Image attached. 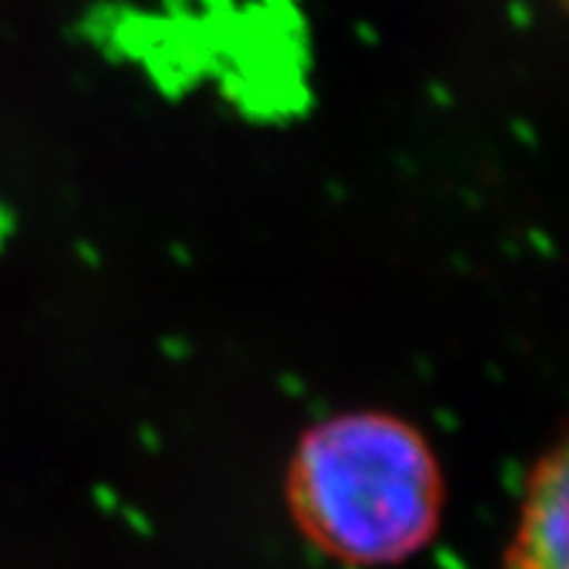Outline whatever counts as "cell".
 <instances>
[{
    "instance_id": "obj_1",
    "label": "cell",
    "mask_w": 569,
    "mask_h": 569,
    "mask_svg": "<svg viewBox=\"0 0 569 569\" xmlns=\"http://www.w3.org/2000/svg\"><path fill=\"white\" fill-rule=\"evenodd\" d=\"M288 502L326 555L352 567H390L433 538L445 473L412 421L383 410L340 412L308 427L293 448Z\"/></svg>"
},
{
    "instance_id": "obj_2",
    "label": "cell",
    "mask_w": 569,
    "mask_h": 569,
    "mask_svg": "<svg viewBox=\"0 0 569 569\" xmlns=\"http://www.w3.org/2000/svg\"><path fill=\"white\" fill-rule=\"evenodd\" d=\"M506 569H567V468L563 453L535 477Z\"/></svg>"
}]
</instances>
